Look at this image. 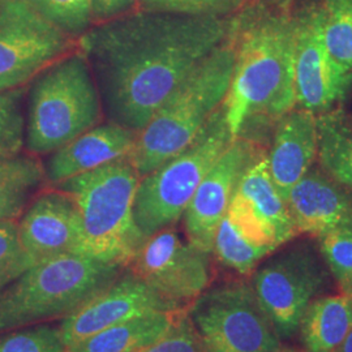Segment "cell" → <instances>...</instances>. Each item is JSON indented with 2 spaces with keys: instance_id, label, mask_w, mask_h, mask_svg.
I'll list each match as a JSON object with an SVG mask.
<instances>
[{
  "instance_id": "cell-1",
  "label": "cell",
  "mask_w": 352,
  "mask_h": 352,
  "mask_svg": "<svg viewBox=\"0 0 352 352\" xmlns=\"http://www.w3.org/2000/svg\"><path fill=\"white\" fill-rule=\"evenodd\" d=\"M234 17L146 10L80 38L113 123L140 132L170 94L230 34Z\"/></svg>"
},
{
  "instance_id": "cell-2",
  "label": "cell",
  "mask_w": 352,
  "mask_h": 352,
  "mask_svg": "<svg viewBox=\"0 0 352 352\" xmlns=\"http://www.w3.org/2000/svg\"><path fill=\"white\" fill-rule=\"evenodd\" d=\"M294 0H258L232 21L235 63L222 103L232 136L296 107Z\"/></svg>"
},
{
  "instance_id": "cell-3",
  "label": "cell",
  "mask_w": 352,
  "mask_h": 352,
  "mask_svg": "<svg viewBox=\"0 0 352 352\" xmlns=\"http://www.w3.org/2000/svg\"><path fill=\"white\" fill-rule=\"evenodd\" d=\"M234 63L235 45L230 30L228 37L170 94L140 131L128 160L141 177L188 146L222 106Z\"/></svg>"
},
{
  "instance_id": "cell-4",
  "label": "cell",
  "mask_w": 352,
  "mask_h": 352,
  "mask_svg": "<svg viewBox=\"0 0 352 352\" xmlns=\"http://www.w3.org/2000/svg\"><path fill=\"white\" fill-rule=\"evenodd\" d=\"M141 176L128 158L71 177L56 187L75 200L81 219V254L126 266L145 240L135 221Z\"/></svg>"
},
{
  "instance_id": "cell-5",
  "label": "cell",
  "mask_w": 352,
  "mask_h": 352,
  "mask_svg": "<svg viewBox=\"0 0 352 352\" xmlns=\"http://www.w3.org/2000/svg\"><path fill=\"white\" fill-rule=\"evenodd\" d=\"M119 277V266L68 253L28 269L0 289V334L67 317Z\"/></svg>"
},
{
  "instance_id": "cell-6",
  "label": "cell",
  "mask_w": 352,
  "mask_h": 352,
  "mask_svg": "<svg viewBox=\"0 0 352 352\" xmlns=\"http://www.w3.org/2000/svg\"><path fill=\"white\" fill-rule=\"evenodd\" d=\"M102 103L87 56L65 55L36 76L25 123V145L33 154L63 148L101 124Z\"/></svg>"
},
{
  "instance_id": "cell-7",
  "label": "cell",
  "mask_w": 352,
  "mask_h": 352,
  "mask_svg": "<svg viewBox=\"0 0 352 352\" xmlns=\"http://www.w3.org/2000/svg\"><path fill=\"white\" fill-rule=\"evenodd\" d=\"M234 140L221 106L188 146L140 179L133 213L145 239L184 215L202 179Z\"/></svg>"
},
{
  "instance_id": "cell-8",
  "label": "cell",
  "mask_w": 352,
  "mask_h": 352,
  "mask_svg": "<svg viewBox=\"0 0 352 352\" xmlns=\"http://www.w3.org/2000/svg\"><path fill=\"white\" fill-rule=\"evenodd\" d=\"M189 315L212 352H277L280 347L276 327L248 283L205 291Z\"/></svg>"
},
{
  "instance_id": "cell-9",
  "label": "cell",
  "mask_w": 352,
  "mask_h": 352,
  "mask_svg": "<svg viewBox=\"0 0 352 352\" xmlns=\"http://www.w3.org/2000/svg\"><path fill=\"white\" fill-rule=\"evenodd\" d=\"M209 256L168 227L144 240L126 267L164 300L190 308L209 287Z\"/></svg>"
},
{
  "instance_id": "cell-10",
  "label": "cell",
  "mask_w": 352,
  "mask_h": 352,
  "mask_svg": "<svg viewBox=\"0 0 352 352\" xmlns=\"http://www.w3.org/2000/svg\"><path fill=\"white\" fill-rule=\"evenodd\" d=\"M296 106L315 115L330 113L346 100L352 76L340 71L327 50L320 1L295 7Z\"/></svg>"
},
{
  "instance_id": "cell-11",
  "label": "cell",
  "mask_w": 352,
  "mask_h": 352,
  "mask_svg": "<svg viewBox=\"0 0 352 352\" xmlns=\"http://www.w3.org/2000/svg\"><path fill=\"white\" fill-rule=\"evenodd\" d=\"M327 283L324 266L308 250L277 256L253 277L252 287L280 338L292 337Z\"/></svg>"
},
{
  "instance_id": "cell-12",
  "label": "cell",
  "mask_w": 352,
  "mask_h": 352,
  "mask_svg": "<svg viewBox=\"0 0 352 352\" xmlns=\"http://www.w3.org/2000/svg\"><path fill=\"white\" fill-rule=\"evenodd\" d=\"M71 46V37L25 0H0V77L36 78Z\"/></svg>"
},
{
  "instance_id": "cell-13",
  "label": "cell",
  "mask_w": 352,
  "mask_h": 352,
  "mask_svg": "<svg viewBox=\"0 0 352 352\" xmlns=\"http://www.w3.org/2000/svg\"><path fill=\"white\" fill-rule=\"evenodd\" d=\"M261 154L254 141L236 138L218 158L202 179L183 215L190 245L213 253L217 228L227 214L240 177Z\"/></svg>"
},
{
  "instance_id": "cell-14",
  "label": "cell",
  "mask_w": 352,
  "mask_h": 352,
  "mask_svg": "<svg viewBox=\"0 0 352 352\" xmlns=\"http://www.w3.org/2000/svg\"><path fill=\"white\" fill-rule=\"evenodd\" d=\"M180 309L186 308H177L164 300L145 282L128 273L126 276H119L75 312L64 317L59 331L68 350L93 334L126 320L151 312Z\"/></svg>"
},
{
  "instance_id": "cell-15",
  "label": "cell",
  "mask_w": 352,
  "mask_h": 352,
  "mask_svg": "<svg viewBox=\"0 0 352 352\" xmlns=\"http://www.w3.org/2000/svg\"><path fill=\"white\" fill-rule=\"evenodd\" d=\"M226 215L250 239L273 251L298 234L287 204L270 177L264 153L240 177Z\"/></svg>"
},
{
  "instance_id": "cell-16",
  "label": "cell",
  "mask_w": 352,
  "mask_h": 352,
  "mask_svg": "<svg viewBox=\"0 0 352 352\" xmlns=\"http://www.w3.org/2000/svg\"><path fill=\"white\" fill-rule=\"evenodd\" d=\"M19 234L32 266L62 254H81V219L74 197L63 189L38 196L23 214Z\"/></svg>"
},
{
  "instance_id": "cell-17",
  "label": "cell",
  "mask_w": 352,
  "mask_h": 352,
  "mask_svg": "<svg viewBox=\"0 0 352 352\" xmlns=\"http://www.w3.org/2000/svg\"><path fill=\"white\" fill-rule=\"evenodd\" d=\"M295 228L320 238L342 227H352V197L327 173L311 168L286 199Z\"/></svg>"
},
{
  "instance_id": "cell-18",
  "label": "cell",
  "mask_w": 352,
  "mask_h": 352,
  "mask_svg": "<svg viewBox=\"0 0 352 352\" xmlns=\"http://www.w3.org/2000/svg\"><path fill=\"white\" fill-rule=\"evenodd\" d=\"M317 155V115L296 106L276 123L266 155L270 177L285 201L291 188L312 168Z\"/></svg>"
},
{
  "instance_id": "cell-19",
  "label": "cell",
  "mask_w": 352,
  "mask_h": 352,
  "mask_svg": "<svg viewBox=\"0 0 352 352\" xmlns=\"http://www.w3.org/2000/svg\"><path fill=\"white\" fill-rule=\"evenodd\" d=\"M138 136L139 132L113 122L98 124L54 151L45 168L46 176L58 186L71 177L128 158Z\"/></svg>"
},
{
  "instance_id": "cell-20",
  "label": "cell",
  "mask_w": 352,
  "mask_h": 352,
  "mask_svg": "<svg viewBox=\"0 0 352 352\" xmlns=\"http://www.w3.org/2000/svg\"><path fill=\"white\" fill-rule=\"evenodd\" d=\"M180 311L151 312L126 320L93 334L67 352H141L164 337Z\"/></svg>"
},
{
  "instance_id": "cell-21",
  "label": "cell",
  "mask_w": 352,
  "mask_h": 352,
  "mask_svg": "<svg viewBox=\"0 0 352 352\" xmlns=\"http://www.w3.org/2000/svg\"><path fill=\"white\" fill-rule=\"evenodd\" d=\"M307 352H336L352 330V298L346 294L316 298L300 322Z\"/></svg>"
},
{
  "instance_id": "cell-22",
  "label": "cell",
  "mask_w": 352,
  "mask_h": 352,
  "mask_svg": "<svg viewBox=\"0 0 352 352\" xmlns=\"http://www.w3.org/2000/svg\"><path fill=\"white\" fill-rule=\"evenodd\" d=\"M318 160L322 170L352 192V128L337 110L317 116Z\"/></svg>"
},
{
  "instance_id": "cell-23",
  "label": "cell",
  "mask_w": 352,
  "mask_h": 352,
  "mask_svg": "<svg viewBox=\"0 0 352 352\" xmlns=\"http://www.w3.org/2000/svg\"><path fill=\"white\" fill-rule=\"evenodd\" d=\"M46 175L38 160L0 155V221H16L25 210L32 192Z\"/></svg>"
},
{
  "instance_id": "cell-24",
  "label": "cell",
  "mask_w": 352,
  "mask_h": 352,
  "mask_svg": "<svg viewBox=\"0 0 352 352\" xmlns=\"http://www.w3.org/2000/svg\"><path fill=\"white\" fill-rule=\"evenodd\" d=\"M273 250L250 239L227 215L221 221L214 236L213 253L227 267L240 274H250Z\"/></svg>"
},
{
  "instance_id": "cell-25",
  "label": "cell",
  "mask_w": 352,
  "mask_h": 352,
  "mask_svg": "<svg viewBox=\"0 0 352 352\" xmlns=\"http://www.w3.org/2000/svg\"><path fill=\"white\" fill-rule=\"evenodd\" d=\"M324 16V36L333 60L352 76V0H318Z\"/></svg>"
},
{
  "instance_id": "cell-26",
  "label": "cell",
  "mask_w": 352,
  "mask_h": 352,
  "mask_svg": "<svg viewBox=\"0 0 352 352\" xmlns=\"http://www.w3.org/2000/svg\"><path fill=\"white\" fill-rule=\"evenodd\" d=\"M69 37L82 36L91 23V0H25Z\"/></svg>"
},
{
  "instance_id": "cell-27",
  "label": "cell",
  "mask_w": 352,
  "mask_h": 352,
  "mask_svg": "<svg viewBox=\"0 0 352 352\" xmlns=\"http://www.w3.org/2000/svg\"><path fill=\"white\" fill-rule=\"evenodd\" d=\"M24 88L0 91V155H17L25 144V120L21 111Z\"/></svg>"
},
{
  "instance_id": "cell-28",
  "label": "cell",
  "mask_w": 352,
  "mask_h": 352,
  "mask_svg": "<svg viewBox=\"0 0 352 352\" xmlns=\"http://www.w3.org/2000/svg\"><path fill=\"white\" fill-rule=\"evenodd\" d=\"M320 250L342 294L352 298V227H342L320 236Z\"/></svg>"
},
{
  "instance_id": "cell-29",
  "label": "cell",
  "mask_w": 352,
  "mask_h": 352,
  "mask_svg": "<svg viewBox=\"0 0 352 352\" xmlns=\"http://www.w3.org/2000/svg\"><path fill=\"white\" fill-rule=\"evenodd\" d=\"M0 352H67V349L59 327L33 325L1 333Z\"/></svg>"
},
{
  "instance_id": "cell-30",
  "label": "cell",
  "mask_w": 352,
  "mask_h": 352,
  "mask_svg": "<svg viewBox=\"0 0 352 352\" xmlns=\"http://www.w3.org/2000/svg\"><path fill=\"white\" fill-rule=\"evenodd\" d=\"M32 267L19 234V222L0 221V289Z\"/></svg>"
},
{
  "instance_id": "cell-31",
  "label": "cell",
  "mask_w": 352,
  "mask_h": 352,
  "mask_svg": "<svg viewBox=\"0 0 352 352\" xmlns=\"http://www.w3.org/2000/svg\"><path fill=\"white\" fill-rule=\"evenodd\" d=\"M187 309L177 314L164 337L141 352H212L202 340Z\"/></svg>"
},
{
  "instance_id": "cell-32",
  "label": "cell",
  "mask_w": 352,
  "mask_h": 352,
  "mask_svg": "<svg viewBox=\"0 0 352 352\" xmlns=\"http://www.w3.org/2000/svg\"><path fill=\"white\" fill-rule=\"evenodd\" d=\"M146 10L192 16L227 17L252 0H140Z\"/></svg>"
},
{
  "instance_id": "cell-33",
  "label": "cell",
  "mask_w": 352,
  "mask_h": 352,
  "mask_svg": "<svg viewBox=\"0 0 352 352\" xmlns=\"http://www.w3.org/2000/svg\"><path fill=\"white\" fill-rule=\"evenodd\" d=\"M138 0H91V21L104 23L128 12Z\"/></svg>"
},
{
  "instance_id": "cell-34",
  "label": "cell",
  "mask_w": 352,
  "mask_h": 352,
  "mask_svg": "<svg viewBox=\"0 0 352 352\" xmlns=\"http://www.w3.org/2000/svg\"><path fill=\"white\" fill-rule=\"evenodd\" d=\"M32 78L24 76H8V77H0V91L8 90V89L24 87L26 82H29Z\"/></svg>"
},
{
  "instance_id": "cell-35",
  "label": "cell",
  "mask_w": 352,
  "mask_h": 352,
  "mask_svg": "<svg viewBox=\"0 0 352 352\" xmlns=\"http://www.w3.org/2000/svg\"><path fill=\"white\" fill-rule=\"evenodd\" d=\"M336 352H352V330Z\"/></svg>"
},
{
  "instance_id": "cell-36",
  "label": "cell",
  "mask_w": 352,
  "mask_h": 352,
  "mask_svg": "<svg viewBox=\"0 0 352 352\" xmlns=\"http://www.w3.org/2000/svg\"><path fill=\"white\" fill-rule=\"evenodd\" d=\"M277 352H299V351H296V350H292V349H286V347H282V346H280V347H279V349H278Z\"/></svg>"
}]
</instances>
